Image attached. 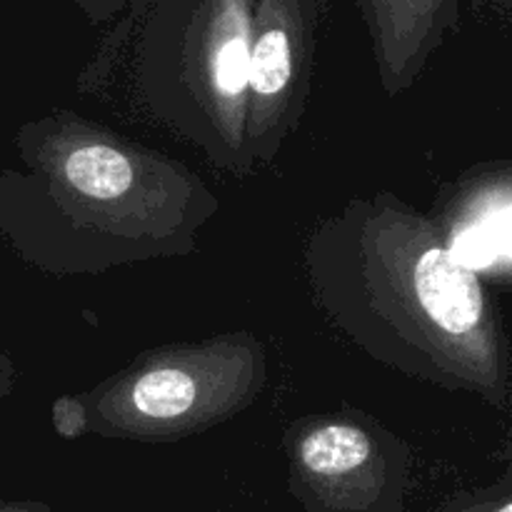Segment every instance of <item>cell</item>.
<instances>
[{"instance_id":"cell-6","label":"cell","mask_w":512,"mask_h":512,"mask_svg":"<svg viewBox=\"0 0 512 512\" xmlns=\"http://www.w3.org/2000/svg\"><path fill=\"white\" fill-rule=\"evenodd\" d=\"M310 0H258L250 30L248 148L255 170L273 165L298 128L310 90Z\"/></svg>"},{"instance_id":"cell-2","label":"cell","mask_w":512,"mask_h":512,"mask_svg":"<svg viewBox=\"0 0 512 512\" xmlns=\"http://www.w3.org/2000/svg\"><path fill=\"white\" fill-rule=\"evenodd\" d=\"M15 153L18 168L0 170V235L53 278L190 258L220 210L193 168L73 110L20 125Z\"/></svg>"},{"instance_id":"cell-7","label":"cell","mask_w":512,"mask_h":512,"mask_svg":"<svg viewBox=\"0 0 512 512\" xmlns=\"http://www.w3.org/2000/svg\"><path fill=\"white\" fill-rule=\"evenodd\" d=\"M50 420L60 438H83L88 433V410L80 395H60L50 408Z\"/></svg>"},{"instance_id":"cell-8","label":"cell","mask_w":512,"mask_h":512,"mask_svg":"<svg viewBox=\"0 0 512 512\" xmlns=\"http://www.w3.org/2000/svg\"><path fill=\"white\" fill-rule=\"evenodd\" d=\"M0 512H58L35 500H0Z\"/></svg>"},{"instance_id":"cell-5","label":"cell","mask_w":512,"mask_h":512,"mask_svg":"<svg viewBox=\"0 0 512 512\" xmlns=\"http://www.w3.org/2000/svg\"><path fill=\"white\" fill-rule=\"evenodd\" d=\"M283 450L300 512H405L413 450L375 415H303L285 428Z\"/></svg>"},{"instance_id":"cell-9","label":"cell","mask_w":512,"mask_h":512,"mask_svg":"<svg viewBox=\"0 0 512 512\" xmlns=\"http://www.w3.org/2000/svg\"><path fill=\"white\" fill-rule=\"evenodd\" d=\"M0 380H3V375H0Z\"/></svg>"},{"instance_id":"cell-3","label":"cell","mask_w":512,"mask_h":512,"mask_svg":"<svg viewBox=\"0 0 512 512\" xmlns=\"http://www.w3.org/2000/svg\"><path fill=\"white\" fill-rule=\"evenodd\" d=\"M250 0H190L160 10L135 60L140 113L235 178L255 173L248 148Z\"/></svg>"},{"instance_id":"cell-4","label":"cell","mask_w":512,"mask_h":512,"mask_svg":"<svg viewBox=\"0 0 512 512\" xmlns=\"http://www.w3.org/2000/svg\"><path fill=\"white\" fill-rule=\"evenodd\" d=\"M265 385V343L250 330H235L145 350L80 398L90 435L178 443L245 413Z\"/></svg>"},{"instance_id":"cell-1","label":"cell","mask_w":512,"mask_h":512,"mask_svg":"<svg viewBox=\"0 0 512 512\" xmlns=\"http://www.w3.org/2000/svg\"><path fill=\"white\" fill-rule=\"evenodd\" d=\"M315 305L368 358L413 380L500 400L503 340L480 275L393 193L355 195L305 240Z\"/></svg>"}]
</instances>
